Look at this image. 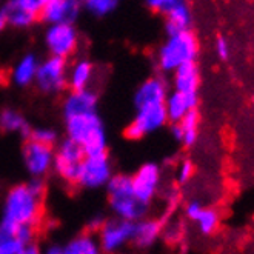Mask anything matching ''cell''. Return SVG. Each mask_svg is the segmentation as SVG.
Returning a JSON list of instances; mask_svg holds the SVG:
<instances>
[{
	"instance_id": "1",
	"label": "cell",
	"mask_w": 254,
	"mask_h": 254,
	"mask_svg": "<svg viewBox=\"0 0 254 254\" xmlns=\"http://www.w3.org/2000/svg\"><path fill=\"white\" fill-rule=\"evenodd\" d=\"M45 184L42 177H33L28 184L14 185L3 200V220L17 225L37 227L43 213Z\"/></svg>"
},
{
	"instance_id": "2",
	"label": "cell",
	"mask_w": 254,
	"mask_h": 254,
	"mask_svg": "<svg viewBox=\"0 0 254 254\" xmlns=\"http://www.w3.org/2000/svg\"><path fill=\"white\" fill-rule=\"evenodd\" d=\"M66 137L76 142L85 154L107 153L108 139L97 111L65 117Z\"/></svg>"
},
{
	"instance_id": "3",
	"label": "cell",
	"mask_w": 254,
	"mask_h": 254,
	"mask_svg": "<svg viewBox=\"0 0 254 254\" xmlns=\"http://www.w3.org/2000/svg\"><path fill=\"white\" fill-rule=\"evenodd\" d=\"M107 192L108 203L116 217L125 220L136 222L145 217L148 211V203L142 202L132 190L131 176L125 174H113L108 181Z\"/></svg>"
},
{
	"instance_id": "4",
	"label": "cell",
	"mask_w": 254,
	"mask_h": 254,
	"mask_svg": "<svg viewBox=\"0 0 254 254\" xmlns=\"http://www.w3.org/2000/svg\"><path fill=\"white\" fill-rule=\"evenodd\" d=\"M199 51L197 39L190 29L170 34L157 51V66L162 72H173L177 66L196 61Z\"/></svg>"
},
{
	"instance_id": "5",
	"label": "cell",
	"mask_w": 254,
	"mask_h": 254,
	"mask_svg": "<svg viewBox=\"0 0 254 254\" xmlns=\"http://www.w3.org/2000/svg\"><path fill=\"white\" fill-rule=\"evenodd\" d=\"M136 107V116L125 129L128 139H142L168 124L165 102H143Z\"/></svg>"
},
{
	"instance_id": "6",
	"label": "cell",
	"mask_w": 254,
	"mask_h": 254,
	"mask_svg": "<svg viewBox=\"0 0 254 254\" xmlns=\"http://www.w3.org/2000/svg\"><path fill=\"white\" fill-rule=\"evenodd\" d=\"M36 227L0 222V254H36Z\"/></svg>"
},
{
	"instance_id": "7",
	"label": "cell",
	"mask_w": 254,
	"mask_h": 254,
	"mask_svg": "<svg viewBox=\"0 0 254 254\" xmlns=\"http://www.w3.org/2000/svg\"><path fill=\"white\" fill-rule=\"evenodd\" d=\"M36 85L47 94H57L68 86V62L65 57L50 56L39 62Z\"/></svg>"
},
{
	"instance_id": "8",
	"label": "cell",
	"mask_w": 254,
	"mask_h": 254,
	"mask_svg": "<svg viewBox=\"0 0 254 254\" xmlns=\"http://www.w3.org/2000/svg\"><path fill=\"white\" fill-rule=\"evenodd\" d=\"M111 176H113V165L107 153L85 154L82 165L79 168L76 185L86 190L102 188L108 184Z\"/></svg>"
},
{
	"instance_id": "9",
	"label": "cell",
	"mask_w": 254,
	"mask_h": 254,
	"mask_svg": "<svg viewBox=\"0 0 254 254\" xmlns=\"http://www.w3.org/2000/svg\"><path fill=\"white\" fill-rule=\"evenodd\" d=\"M85 157L83 149L71 139H65L54 149L53 170L56 174L68 184H76L79 168Z\"/></svg>"
},
{
	"instance_id": "10",
	"label": "cell",
	"mask_w": 254,
	"mask_h": 254,
	"mask_svg": "<svg viewBox=\"0 0 254 254\" xmlns=\"http://www.w3.org/2000/svg\"><path fill=\"white\" fill-rule=\"evenodd\" d=\"M134 231V222L116 217L111 220H103L100 228L97 230V239L100 251L114 253L125 248L131 244Z\"/></svg>"
},
{
	"instance_id": "11",
	"label": "cell",
	"mask_w": 254,
	"mask_h": 254,
	"mask_svg": "<svg viewBox=\"0 0 254 254\" xmlns=\"http://www.w3.org/2000/svg\"><path fill=\"white\" fill-rule=\"evenodd\" d=\"M45 45L51 56L69 57L77 51L79 33L72 23H53L45 31Z\"/></svg>"
},
{
	"instance_id": "12",
	"label": "cell",
	"mask_w": 254,
	"mask_h": 254,
	"mask_svg": "<svg viewBox=\"0 0 254 254\" xmlns=\"http://www.w3.org/2000/svg\"><path fill=\"white\" fill-rule=\"evenodd\" d=\"M54 146L28 139L23 146V163L33 177H43L53 170Z\"/></svg>"
},
{
	"instance_id": "13",
	"label": "cell",
	"mask_w": 254,
	"mask_h": 254,
	"mask_svg": "<svg viewBox=\"0 0 254 254\" xmlns=\"http://www.w3.org/2000/svg\"><path fill=\"white\" fill-rule=\"evenodd\" d=\"M160 181H162L160 167L153 162L145 163V165H142L134 173V176H131L134 194L145 203H149L154 199Z\"/></svg>"
},
{
	"instance_id": "14",
	"label": "cell",
	"mask_w": 254,
	"mask_h": 254,
	"mask_svg": "<svg viewBox=\"0 0 254 254\" xmlns=\"http://www.w3.org/2000/svg\"><path fill=\"white\" fill-rule=\"evenodd\" d=\"M80 0H47L40 17L45 23H72L80 12Z\"/></svg>"
},
{
	"instance_id": "15",
	"label": "cell",
	"mask_w": 254,
	"mask_h": 254,
	"mask_svg": "<svg viewBox=\"0 0 254 254\" xmlns=\"http://www.w3.org/2000/svg\"><path fill=\"white\" fill-rule=\"evenodd\" d=\"M97 94L89 88L85 89H71V93L64 100V114L65 117L82 114V113H93L97 111Z\"/></svg>"
},
{
	"instance_id": "16",
	"label": "cell",
	"mask_w": 254,
	"mask_h": 254,
	"mask_svg": "<svg viewBox=\"0 0 254 254\" xmlns=\"http://www.w3.org/2000/svg\"><path fill=\"white\" fill-rule=\"evenodd\" d=\"M197 93H184L174 89L170 93L165 99V108H167V116L168 122L176 124L191 110H196L197 107Z\"/></svg>"
},
{
	"instance_id": "17",
	"label": "cell",
	"mask_w": 254,
	"mask_h": 254,
	"mask_svg": "<svg viewBox=\"0 0 254 254\" xmlns=\"http://www.w3.org/2000/svg\"><path fill=\"white\" fill-rule=\"evenodd\" d=\"M162 233V222L156 219H139L134 222L132 244L137 248H149L156 244Z\"/></svg>"
},
{
	"instance_id": "18",
	"label": "cell",
	"mask_w": 254,
	"mask_h": 254,
	"mask_svg": "<svg viewBox=\"0 0 254 254\" xmlns=\"http://www.w3.org/2000/svg\"><path fill=\"white\" fill-rule=\"evenodd\" d=\"M168 96V85L165 79L160 76H154L146 79L134 94V105L143 102H165Z\"/></svg>"
},
{
	"instance_id": "19",
	"label": "cell",
	"mask_w": 254,
	"mask_h": 254,
	"mask_svg": "<svg viewBox=\"0 0 254 254\" xmlns=\"http://www.w3.org/2000/svg\"><path fill=\"white\" fill-rule=\"evenodd\" d=\"M199 82L200 79H199V69L196 61L187 62L173 71V83H174V89H177V91L197 93Z\"/></svg>"
},
{
	"instance_id": "20",
	"label": "cell",
	"mask_w": 254,
	"mask_h": 254,
	"mask_svg": "<svg viewBox=\"0 0 254 254\" xmlns=\"http://www.w3.org/2000/svg\"><path fill=\"white\" fill-rule=\"evenodd\" d=\"M39 66V59L34 54H25L14 65L11 71V80L19 88H26L36 80V72Z\"/></svg>"
},
{
	"instance_id": "21",
	"label": "cell",
	"mask_w": 254,
	"mask_h": 254,
	"mask_svg": "<svg viewBox=\"0 0 254 254\" xmlns=\"http://www.w3.org/2000/svg\"><path fill=\"white\" fill-rule=\"evenodd\" d=\"M167 16V34H174L179 31H184V29H190L191 23H192V16L191 11L188 8V5L185 3V0H179V2L171 6V9H168Z\"/></svg>"
},
{
	"instance_id": "22",
	"label": "cell",
	"mask_w": 254,
	"mask_h": 254,
	"mask_svg": "<svg viewBox=\"0 0 254 254\" xmlns=\"http://www.w3.org/2000/svg\"><path fill=\"white\" fill-rule=\"evenodd\" d=\"M93 76H94L93 64L86 61V59H80V61L74 62L71 66H68V86L71 89L89 88Z\"/></svg>"
},
{
	"instance_id": "23",
	"label": "cell",
	"mask_w": 254,
	"mask_h": 254,
	"mask_svg": "<svg viewBox=\"0 0 254 254\" xmlns=\"http://www.w3.org/2000/svg\"><path fill=\"white\" fill-rule=\"evenodd\" d=\"M0 9H2L5 16L6 25H11L14 28H29L39 19L33 16L31 12L23 9L19 3H16V0H6Z\"/></svg>"
},
{
	"instance_id": "24",
	"label": "cell",
	"mask_w": 254,
	"mask_h": 254,
	"mask_svg": "<svg viewBox=\"0 0 254 254\" xmlns=\"http://www.w3.org/2000/svg\"><path fill=\"white\" fill-rule=\"evenodd\" d=\"M0 129L5 132H16L22 136H28L29 132V124L22 113L12 108H6L0 113Z\"/></svg>"
},
{
	"instance_id": "25",
	"label": "cell",
	"mask_w": 254,
	"mask_h": 254,
	"mask_svg": "<svg viewBox=\"0 0 254 254\" xmlns=\"http://www.w3.org/2000/svg\"><path fill=\"white\" fill-rule=\"evenodd\" d=\"M99 251V239L91 233L79 234L64 245V254H97Z\"/></svg>"
},
{
	"instance_id": "26",
	"label": "cell",
	"mask_w": 254,
	"mask_h": 254,
	"mask_svg": "<svg viewBox=\"0 0 254 254\" xmlns=\"http://www.w3.org/2000/svg\"><path fill=\"white\" fill-rule=\"evenodd\" d=\"M181 125L182 129V143L185 146H192L197 142V136H199V114L196 110L188 111L181 121L177 122Z\"/></svg>"
},
{
	"instance_id": "27",
	"label": "cell",
	"mask_w": 254,
	"mask_h": 254,
	"mask_svg": "<svg viewBox=\"0 0 254 254\" xmlns=\"http://www.w3.org/2000/svg\"><path fill=\"white\" fill-rule=\"evenodd\" d=\"M197 223L199 231L205 236H210L216 231L217 225H219V214L214 210H210V208H203L200 211V214L197 216V219L194 220Z\"/></svg>"
},
{
	"instance_id": "28",
	"label": "cell",
	"mask_w": 254,
	"mask_h": 254,
	"mask_svg": "<svg viewBox=\"0 0 254 254\" xmlns=\"http://www.w3.org/2000/svg\"><path fill=\"white\" fill-rule=\"evenodd\" d=\"M80 3L94 16H107L117 8L119 0H80Z\"/></svg>"
},
{
	"instance_id": "29",
	"label": "cell",
	"mask_w": 254,
	"mask_h": 254,
	"mask_svg": "<svg viewBox=\"0 0 254 254\" xmlns=\"http://www.w3.org/2000/svg\"><path fill=\"white\" fill-rule=\"evenodd\" d=\"M28 139L40 142V143H47V145H56L59 136L53 128H31L28 132Z\"/></svg>"
},
{
	"instance_id": "30",
	"label": "cell",
	"mask_w": 254,
	"mask_h": 254,
	"mask_svg": "<svg viewBox=\"0 0 254 254\" xmlns=\"http://www.w3.org/2000/svg\"><path fill=\"white\" fill-rule=\"evenodd\" d=\"M149 9H153L156 12H162L167 14L168 9H171V6H174L179 0H145Z\"/></svg>"
},
{
	"instance_id": "31",
	"label": "cell",
	"mask_w": 254,
	"mask_h": 254,
	"mask_svg": "<svg viewBox=\"0 0 254 254\" xmlns=\"http://www.w3.org/2000/svg\"><path fill=\"white\" fill-rule=\"evenodd\" d=\"M192 173H194L192 162H190V160L181 162V165H179V170H177V182L179 184H187L192 177Z\"/></svg>"
},
{
	"instance_id": "32",
	"label": "cell",
	"mask_w": 254,
	"mask_h": 254,
	"mask_svg": "<svg viewBox=\"0 0 254 254\" xmlns=\"http://www.w3.org/2000/svg\"><path fill=\"white\" fill-rule=\"evenodd\" d=\"M45 2H47V0H16V3H19L23 9L31 12L36 17H40V11Z\"/></svg>"
},
{
	"instance_id": "33",
	"label": "cell",
	"mask_w": 254,
	"mask_h": 254,
	"mask_svg": "<svg viewBox=\"0 0 254 254\" xmlns=\"http://www.w3.org/2000/svg\"><path fill=\"white\" fill-rule=\"evenodd\" d=\"M216 53L220 61H227L230 57V43L225 37H217L216 40Z\"/></svg>"
},
{
	"instance_id": "34",
	"label": "cell",
	"mask_w": 254,
	"mask_h": 254,
	"mask_svg": "<svg viewBox=\"0 0 254 254\" xmlns=\"http://www.w3.org/2000/svg\"><path fill=\"white\" fill-rule=\"evenodd\" d=\"M202 210H203V206L200 205V202H197V200H191V202L187 205V208H185V213H187V217H188L190 220H196Z\"/></svg>"
},
{
	"instance_id": "35",
	"label": "cell",
	"mask_w": 254,
	"mask_h": 254,
	"mask_svg": "<svg viewBox=\"0 0 254 254\" xmlns=\"http://www.w3.org/2000/svg\"><path fill=\"white\" fill-rule=\"evenodd\" d=\"M171 134L174 136L176 140H179V142L182 140V129H181V125H179L177 122L171 125Z\"/></svg>"
},
{
	"instance_id": "36",
	"label": "cell",
	"mask_w": 254,
	"mask_h": 254,
	"mask_svg": "<svg viewBox=\"0 0 254 254\" xmlns=\"http://www.w3.org/2000/svg\"><path fill=\"white\" fill-rule=\"evenodd\" d=\"M47 253L48 254H64V247L61 245H51L47 248Z\"/></svg>"
},
{
	"instance_id": "37",
	"label": "cell",
	"mask_w": 254,
	"mask_h": 254,
	"mask_svg": "<svg viewBox=\"0 0 254 254\" xmlns=\"http://www.w3.org/2000/svg\"><path fill=\"white\" fill-rule=\"evenodd\" d=\"M5 26H6V20H5V16H3L2 9H0V33L3 31V29H5Z\"/></svg>"
}]
</instances>
